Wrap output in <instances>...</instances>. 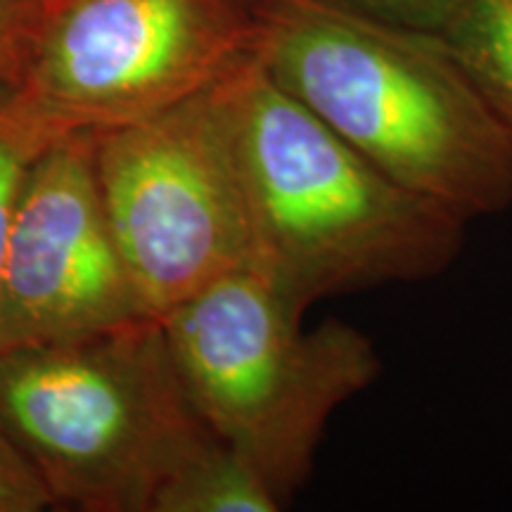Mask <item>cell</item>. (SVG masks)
<instances>
[{
  "instance_id": "obj_3",
  "label": "cell",
  "mask_w": 512,
  "mask_h": 512,
  "mask_svg": "<svg viewBox=\"0 0 512 512\" xmlns=\"http://www.w3.org/2000/svg\"><path fill=\"white\" fill-rule=\"evenodd\" d=\"M0 422L55 505L83 512H152L159 486L216 437L159 318L0 351Z\"/></svg>"
},
{
  "instance_id": "obj_1",
  "label": "cell",
  "mask_w": 512,
  "mask_h": 512,
  "mask_svg": "<svg viewBox=\"0 0 512 512\" xmlns=\"http://www.w3.org/2000/svg\"><path fill=\"white\" fill-rule=\"evenodd\" d=\"M268 76L384 174L463 221L512 207V119L441 31L342 0H254Z\"/></svg>"
},
{
  "instance_id": "obj_8",
  "label": "cell",
  "mask_w": 512,
  "mask_h": 512,
  "mask_svg": "<svg viewBox=\"0 0 512 512\" xmlns=\"http://www.w3.org/2000/svg\"><path fill=\"white\" fill-rule=\"evenodd\" d=\"M285 505L254 465L211 437L159 486L152 512H275Z\"/></svg>"
},
{
  "instance_id": "obj_13",
  "label": "cell",
  "mask_w": 512,
  "mask_h": 512,
  "mask_svg": "<svg viewBox=\"0 0 512 512\" xmlns=\"http://www.w3.org/2000/svg\"><path fill=\"white\" fill-rule=\"evenodd\" d=\"M342 3L415 29L444 31L463 0H342Z\"/></svg>"
},
{
  "instance_id": "obj_5",
  "label": "cell",
  "mask_w": 512,
  "mask_h": 512,
  "mask_svg": "<svg viewBox=\"0 0 512 512\" xmlns=\"http://www.w3.org/2000/svg\"><path fill=\"white\" fill-rule=\"evenodd\" d=\"M228 74L155 117L93 133L114 238L152 318L254 266Z\"/></svg>"
},
{
  "instance_id": "obj_4",
  "label": "cell",
  "mask_w": 512,
  "mask_h": 512,
  "mask_svg": "<svg viewBox=\"0 0 512 512\" xmlns=\"http://www.w3.org/2000/svg\"><path fill=\"white\" fill-rule=\"evenodd\" d=\"M302 318L254 268L162 318L204 425L254 465L283 505L309 482L337 408L382 373L366 332L339 320L306 330Z\"/></svg>"
},
{
  "instance_id": "obj_7",
  "label": "cell",
  "mask_w": 512,
  "mask_h": 512,
  "mask_svg": "<svg viewBox=\"0 0 512 512\" xmlns=\"http://www.w3.org/2000/svg\"><path fill=\"white\" fill-rule=\"evenodd\" d=\"M147 316L102 200L93 133L31 162L0 273V351L72 342Z\"/></svg>"
},
{
  "instance_id": "obj_6",
  "label": "cell",
  "mask_w": 512,
  "mask_h": 512,
  "mask_svg": "<svg viewBox=\"0 0 512 512\" xmlns=\"http://www.w3.org/2000/svg\"><path fill=\"white\" fill-rule=\"evenodd\" d=\"M254 0H48L15 93L53 138L136 124L254 55Z\"/></svg>"
},
{
  "instance_id": "obj_11",
  "label": "cell",
  "mask_w": 512,
  "mask_h": 512,
  "mask_svg": "<svg viewBox=\"0 0 512 512\" xmlns=\"http://www.w3.org/2000/svg\"><path fill=\"white\" fill-rule=\"evenodd\" d=\"M46 8L48 0H0V83L15 86L22 79Z\"/></svg>"
},
{
  "instance_id": "obj_2",
  "label": "cell",
  "mask_w": 512,
  "mask_h": 512,
  "mask_svg": "<svg viewBox=\"0 0 512 512\" xmlns=\"http://www.w3.org/2000/svg\"><path fill=\"white\" fill-rule=\"evenodd\" d=\"M254 271L304 316L320 299L418 283L458 259L465 223L384 174L249 55L228 74Z\"/></svg>"
},
{
  "instance_id": "obj_12",
  "label": "cell",
  "mask_w": 512,
  "mask_h": 512,
  "mask_svg": "<svg viewBox=\"0 0 512 512\" xmlns=\"http://www.w3.org/2000/svg\"><path fill=\"white\" fill-rule=\"evenodd\" d=\"M53 505L34 463L0 422V512H41Z\"/></svg>"
},
{
  "instance_id": "obj_10",
  "label": "cell",
  "mask_w": 512,
  "mask_h": 512,
  "mask_svg": "<svg viewBox=\"0 0 512 512\" xmlns=\"http://www.w3.org/2000/svg\"><path fill=\"white\" fill-rule=\"evenodd\" d=\"M53 140L24 110L15 86L0 83V273L22 183L31 162Z\"/></svg>"
},
{
  "instance_id": "obj_9",
  "label": "cell",
  "mask_w": 512,
  "mask_h": 512,
  "mask_svg": "<svg viewBox=\"0 0 512 512\" xmlns=\"http://www.w3.org/2000/svg\"><path fill=\"white\" fill-rule=\"evenodd\" d=\"M441 34L512 119V0H463Z\"/></svg>"
}]
</instances>
